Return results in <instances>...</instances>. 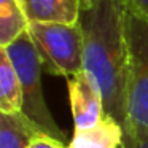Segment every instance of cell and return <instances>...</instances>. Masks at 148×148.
Masks as SVG:
<instances>
[{"label": "cell", "instance_id": "cell-1", "mask_svg": "<svg viewBox=\"0 0 148 148\" xmlns=\"http://www.w3.org/2000/svg\"><path fill=\"white\" fill-rule=\"evenodd\" d=\"M83 70L99 88L105 115L126 129L127 124V42L124 7L119 0H89L81 3Z\"/></svg>", "mask_w": 148, "mask_h": 148}, {"label": "cell", "instance_id": "cell-2", "mask_svg": "<svg viewBox=\"0 0 148 148\" xmlns=\"http://www.w3.org/2000/svg\"><path fill=\"white\" fill-rule=\"evenodd\" d=\"M127 42V124L124 134L148 137V21L124 10Z\"/></svg>", "mask_w": 148, "mask_h": 148}, {"label": "cell", "instance_id": "cell-3", "mask_svg": "<svg viewBox=\"0 0 148 148\" xmlns=\"http://www.w3.org/2000/svg\"><path fill=\"white\" fill-rule=\"evenodd\" d=\"M3 49L7 51L21 81V88H23L21 113L35 126L38 132L65 143V132L54 121L45 100L42 86L43 65L29 32L23 34L19 38L14 40L11 45L5 46Z\"/></svg>", "mask_w": 148, "mask_h": 148}, {"label": "cell", "instance_id": "cell-4", "mask_svg": "<svg viewBox=\"0 0 148 148\" xmlns=\"http://www.w3.org/2000/svg\"><path fill=\"white\" fill-rule=\"evenodd\" d=\"M27 32L45 72L70 78L83 70V32L80 23H30Z\"/></svg>", "mask_w": 148, "mask_h": 148}, {"label": "cell", "instance_id": "cell-5", "mask_svg": "<svg viewBox=\"0 0 148 148\" xmlns=\"http://www.w3.org/2000/svg\"><path fill=\"white\" fill-rule=\"evenodd\" d=\"M69 99L75 131L92 129L105 116L99 88L84 70L67 78Z\"/></svg>", "mask_w": 148, "mask_h": 148}, {"label": "cell", "instance_id": "cell-6", "mask_svg": "<svg viewBox=\"0 0 148 148\" xmlns=\"http://www.w3.org/2000/svg\"><path fill=\"white\" fill-rule=\"evenodd\" d=\"M30 23L77 24L81 0H18Z\"/></svg>", "mask_w": 148, "mask_h": 148}, {"label": "cell", "instance_id": "cell-7", "mask_svg": "<svg viewBox=\"0 0 148 148\" xmlns=\"http://www.w3.org/2000/svg\"><path fill=\"white\" fill-rule=\"evenodd\" d=\"M123 126L105 115L96 127L75 131L70 143L65 148H119L123 145Z\"/></svg>", "mask_w": 148, "mask_h": 148}, {"label": "cell", "instance_id": "cell-8", "mask_svg": "<svg viewBox=\"0 0 148 148\" xmlns=\"http://www.w3.org/2000/svg\"><path fill=\"white\" fill-rule=\"evenodd\" d=\"M23 112V88L21 81L8 58L0 48V113L16 115Z\"/></svg>", "mask_w": 148, "mask_h": 148}, {"label": "cell", "instance_id": "cell-9", "mask_svg": "<svg viewBox=\"0 0 148 148\" xmlns=\"http://www.w3.org/2000/svg\"><path fill=\"white\" fill-rule=\"evenodd\" d=\"M37 129L23 113H0V148H29Z\"/></svg>", "mask_w": 148, "mask_h": 148}, {"label": "cell", "instance_id": "cell-10", "mask_svg": "<svg viewBox=\"0 0 148 148\" xmlns=\"http://www.w3.org/2000/svg\"><path fill=\"white\" fill-rule=\"evenodd\" d=\"M27 29L29 19L18 0H0V48L11 45Z\"/></svg>", "mask_w": 148, "mask_h": 148}, {"label": "cell", "instance_id": "cell-11", "mask_svg": "<svg viewBox=\"0 0 148 148\" xmlns=\"http://www.w3.org/2000/svg\"><path fill=\"white\" fill-rule=\"evenodd\" d=\"M29 148H65L64 143L56 138L49 137L46 134H42V132H37L32 138H30Z\"/></svg>", "mask_w": 148, "mask_h": 148}, {"label": "cell", "instance_id": "cell-12", "mask_svg": "<svg viewBox=\"0 0 148 148\" xmlns=\"http://www.w3.org/2000/svg\"><path fill=\"white\" fill-rule=\"evenodd\" d=\"M124 10L148 21V0H119Z\"/></svg>", "mask_w": 148, "mask_h": 148}, {"label": "cell", "instance_id": "cell-13", "mask_svg": "<svg viewBox=\"0 0 148 148\" xmlns=\"http://www.w3.org/2000/svg\"><path fill=\"white\" fill-rule=\"evenodd\" d=\"M119 148H148V137L135 138L124 134V140H123V145Z\"/></svg>", "mask_w": 148, "mask_h": 148}, {"label": "cell", "instance_id": "cell-14", "mask_svg": "<svg viewBox=\"0 0 148 148\" xmlns=\"http://www.w3.org/2000/svg\"><path fill=\"white\" fill-rule=\"evenodd\" d=\"M84 2H89V0H81V3H84Z\"/></svg>", "mask_w": 148, "mask_h": 148}]
</instances>
